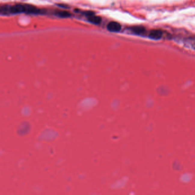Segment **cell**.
<instances>
[{
  "instance_id": "1",
  "label": "cell",
  "mask_w": 195,
  "mask_h": 195,
  "mask_svg": "<svg viewBox=\"0 0 195 195\" xmlns=\"http://www.w3.org/2000/svg\"><path fill=\"white\" fill-rule=\"evenodd\" d=\"M39 12L40 9H38L37 8L26 4H17L9 6H4L1 8V13L4 14L7 13L17 14L21 13L37 14Z\"/></svg>"
},
{
  "instance_id": "2",
  "label": "cell",
  "mask_w": 195,
  "mask_h": 195,
  "mask_svg": "<svg viewBox=\"0 0 195 195\" xmlns=\"http://www.w3.org/2000/svg\"><path fill=\"white\" fill-rule=\"evenodd\" d=\"M107 29L108 30L112 32H118L121 28V25L114 21L110 22L109 24L107 25Z\"/></svg>"
},
{
  "instance_id": "3",
  "label": "cell",
  "mask_w": 195,
  "mask_h": 195,
  "mask_svg": "<svg viewBox=\"0 0 195 195\" xmlns=\"http://www.w3.org/2000/svg\"><path fill=\"white\" fill-rule=\"evenodd\" d=\"M89 21L95 24H100L101 21V18L99 16H96L92 12H89L87 13Z\"/></svg>"
},
{
  "instance_id": "4",
  "label": "cell",
  "mask_w": 195,
  "mask_h": 195,
  "mask_svg": "<svg viewBox=\"0 0 195 195\" xmlns=\"http://www.w3.org/2000/svg\"><path fill=\"white\" fill-rule=\"evenodd\" d=\"M163 35V33L160 30L154 29L151 30L149 34V37L154 40H159Z\"/></svg>"
},
{
  "instance_id": "5",
  "label": "cell",
  "mask_w": 195,
  "mask_h": 195,
  "mask_svg": "<svg viewBox=\"0 0 195 195\" xmlns=\"http://www.w3.org/2000/svg\"><path fill=\"white\" fill-rule=\"evenodd\" d=\"M131 30L135 33L140 35L142 33L145 31V28L142 26H134L131 28Z\"/></svg>"
},
{
  "instance_id": "6",
  "label": "cell",
  "mask_w": 195,
  "mask_h": 195,
  "mask_svg": "<svg viewBox=\"0 0 195 195\" xmlns=\"http://www.w3.org/2000/svg\"><path fill=\"white\" fill-rule=\"evenodd\" d=\"M56 15L59 16V17H69L71 16V13L67 11H59V12H57Z\"/></svg>"
}]
</instances>
